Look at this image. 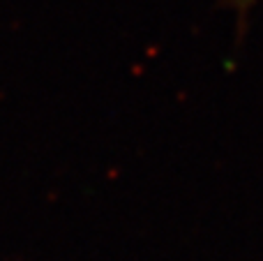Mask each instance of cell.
Returning a JSON list of instances; mask_svg holds the SVG:
<instances>
[{
  "label": "cell",
  "instance_id": "1",
  "mask_svg": "<svg viewBox=\"0 0 263 261\" xmlns=\"http://www.w3.org/2000/svg\"><path fill=\"white\" fill-rule=\"evenodd\" d=\"M227 3H231L233 7H238V9H245V7H250L254 0H227Z\"/></svg>",
  "mask_w": 263,
  "mask_h": 261
}]
</instances>
